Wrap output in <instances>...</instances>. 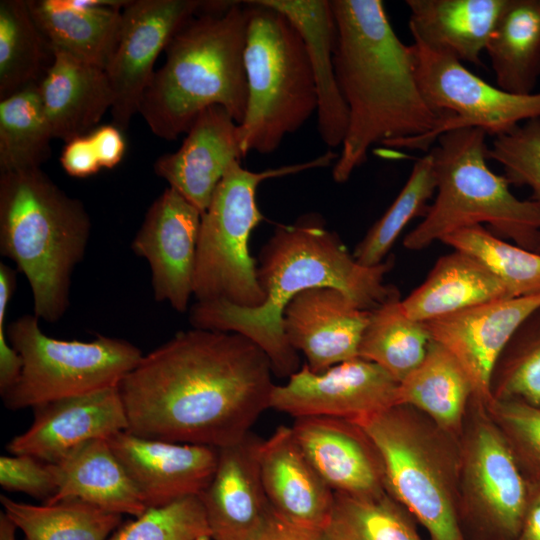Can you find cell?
<instances>
[{
	"label": "cell",
	"instance_id": "8fae6325",
	"mask_svg": "<svg viewBox=\"0 0 540 540\" xmlns=\"http://www.w3.org/2000/svg\"><path fill=\"white\" fill-rule=\"evenodd\" d=\"M409 49L422 95L443 119L437 139L459 128H479L497 137L540 118V92L510 93L485 82L449 55L417 42Z\"/></svg>",
	"mask_w": 540,
	"mask_h": 540
},
{
	"label": "cell",
	"instance_id": "e0dca14e",
	"mask_svg": "<svg viewBox=\"0 0 540 540\" xmlns=\"http://www.w3.org/2000/svg\"><path fill=\"white\" fill-rule=\"evenodd\" d=\"M262 441L249 432L219 448L215 473L199 495L212 540H260L276 522L260 474Z\"/></svg>",
	"mask_w": 540,
	"mask_h": 540
},
{
	"label": "cell",
	"instance_id": "836d02e7",
	"mask_svg": "<svg viewBox=\"0 0 540 540\" xmlns=\"http://www.w3.org/2000/svg\"><path fill=\"white\" fill-rule=\"evenodd\" d=\"M53 138L38 82L1 99L0 173L40 168Z\"/></svg>",
	"mask_w": 540,
	"mask_h": 540
},
{
	"label": "cell",
	"instance_id": "5b68a950",
	"mask_svg": "<svg viewBox=\"0 0 540 540\" xmlns=\"http://www.w3.org/2000/svg\"><path fill=\"white\" fill-rule=\"evenodd\" d=\"M90 232L83 203L40 168L0 173V254L26 277L39 320L57 322L68 310Z\"/></svg>",
	"mask_w": 540,
	"mask_h": 540
},
{
	"label": "cell",
	"instance_id": "f546056e",
	"mask_svg": "<svg viewBox=\"0 0 540 540\" xmlns=\"http://www.w3.org/2000/svg\"><path fill=\"white\" fill-rule=\"evenodd\" d=\"M470 400L473 388L466 372L448 350L433 340L424 360L399 383L397 393V405L424 413L454 439L462 434Z\"/></svg>",
	"mask_w": 540,
	"mask_h": 540
},
{
	"label": "cell",
	"instance_id": "277c9868",
	"mask_svg": "<svg viewBox=\"0 0 540 540\" xmlns=\"http://www.w3.org/2000/svg\"><path fill=\"white\" fill-rule=\"evenodd\" d=\"M245 1H205L168 42L164 65L145 90L139 113L165 140L187 133L196 117L221 106L241 124L247 106Z\"/></svg>",
	"mask_w": 540,
	"mask_h": 540
},
{
	"label": "cell",
	"instance_id": "7c38bea8",
	"mask_svg": "<svg viewBox=\"0 0 540 540\" xmlns=\"http://www.w3.org/2000/svg\"><path fill=\"white\" fill-rule=\"evenodd\" d=\"M459 447L460 497L485 522L511 540L518 534L529 500V485L513 452L485 406Z\"/></svg>",
	"mask_w": 540,
	"mask_h": 540
},
{
	"label": "cell",
	"instance_id": "5bb4252c",
	"mask_svg": "<svg viewBox=\"0 0 540 540\" xmlns=\"http://www.w3.org/2000/svg\"><path fill=\"white\" fill-rule=\"evenodd\" d=\"M399 382L360 357L316 373L304 364L275 385L270 408L295 418L331 417L357 422L397 405Z\"/></svg>",
	"mask_w": 540,
	"mask_h": 540
},
{
	"label": "cell",
	"instance_id": "603a6c76",
	"mask_svg": "<svg viewBox=\"0 0 540 540\" xmlns=\"http://www.w3.org/2000/svg\"><path fill=\"white\" fill-rule=\"evenodd\" d=\"M238 125L221 106L205 109L180 148L156 160L155 174L203 214L229 167L243 158Z\"/></svg>",
	"mask_w": 540,
	"mask_h": 540
},
{
	"label": "cell",
	"instance_id": "7bdbcfd3",
	"mask_svg": "<svg viewBox=\"0 0 540 540\" xmlns=\"http://www.w3.org/2000/svg\"><path fill=\"white\" fill-rule=\"evenodd\" d=\"M0 457V484L7 491L23 492L46 503L58 490L54 465L32 455Z\"/></svg>",
	"mask_w": 540,
	"mask_h": 540
},
{
	"label": "cell",
	"instance_id": "d6a6232c",
	"mask_svg": "<svg viewBox=\"0 0 540 540\" xmlns=\"http://www.w3.org/2000/svg\"><path fill=\"white\" fill-rule=\"evenodd\" d=\"M0 501L25 540H107L121 525L122 515L76 499L33 505L1 495Z\"/></svg>",
	"mask_w": 540,
	"mask_h": 540
},
{
	"label": "cell",
	"instance_id": "f6af8a7d",
	"mask_svg": "<svg viewBox=\"0 0 540 540\" xmlns=\"http://www.w3.org/2000/svg\"><path fill=\"white\" fill-rule=\"evenodd\" d=\"M60 162L68 175L78 178L91 176L101 169L89 134L66 142Z\"/></svg>",
	"mask_w": 540,
	"mask_h": 540
},
{
	"label": "cell",
	"instance_id": "8d00e7d4",
	"mask_svg": "<svg viewBox=\"0 0 540 540\" xmlns=\"http://www.w3.org/2000/svg\"><path fill=\"white\" fill-rule=\"evenodd\" d=\"M45 49L27 1L1 0L0 100L38 82Z\"/></svg>",
	"mask_w": 540,
	"mask_h": 540
},
{
	"label": "cell",
	"instance_id": "74e56055",
	"mask_svg": "<svg viewBox=\"0 0 540 540\" xmlns=\"http://www.w3.org/2000/svg\"><path fill=\"white\" fill-rule=\"evenodd\" d=\"M441 242L482 262L514 297L540 294V253L509 243L482 225L456 231Z\"/></svg>",
	"mask_w": 540,
	"mask_h": 540
},
{
	"label": "cell",
	"instance_id": "d590c367",
	"mask_svg": "<svg viewBox=\"0 0 540 540\" xmlns=\"http://www.w3.org/2000/svg\"><path fill=\"white\" fill-rule=\"evenodd\" d=\"M435 192L434 160L429 151L414 163L395 200L356 245L354 258L368 267L384 262L405 227L416 217L424 216Z\"/></svg>",
	"mask_w": 540,
	"mask_h": 540
},
{
	"label": "cell",
	"instance_id": "4dcf8cb0",
	"mask_svg": "<svg viewBox=\"0 0 540 540\" xmlns=\"http://www.w3.org/2000/svg\"><path fill=\"white\" fill-rule=\"evenodd\" d=\"M485 51L499 88L534 93L540 77V0H508Z\"/></svg>",
	"mask_w": 540,
	"mask_h": 540
},
{
	"label": "cell",
	"instance_id": "6da1fadb",
	"mask_svg": "<svg viewBox=\"0 0 540 540\" xmlns=\"http://www.w3.org/2000/svg\"><path fill=\"white\" fill-rule=\"evenodd\" d=\"M273 374L266 353L239 333L180 331L120 382L127 431L218 449L232 445L270 408Z\"/></svg>",
	"mask_w": 540,
	"mask_h": 540
},
{
	"label": "cell",
	"instance_id": "7a4b0ae2",
	"mask_svg": "<svg viewBox=\"0 0 540 540\" xmlns=\"http://www.w3.org/2000/svg\"><path fill=\"white\" fill-rule=\"evenodd\" d=\"M336 26L334 70L348 128L332 177L346 182L375 144L428 150L443 119L418 86L409 45L380 0H330Z\"/></svg>",
	"mask_w": 540,
	"mask_h": 540
},
{
	"label": "cell",
	"instance_id": "4316f807",
	"mask_svg": "<svg viewBox=\"0 0 540 540\" xmlns=\"http://www.w3.org/2000/svg\"><path fill=\"white\" fill-rule=\"evenodd\" d=\"M508 0H407L413 42L458 61L481 64V53Z\"/></svg>",
	"mask_w": 540,
	"mask_h": 540
},
{
	"label": "cell",
	"instance_id": "60d3db41",
	"mask_svg": "<svg viewBox=\"0 0 540 540\" xmlns=\"http://www.w3.org/2000/svg\"><path fill=\"white\" fill-rule=\"evenodd\" d=\"M485 408L505 436L528 484L540 485V408L497 399Z\"/></svg>",
	"mask_w": 540,
	"mask_h": 540
},
{
	"label": "cell",
	"instance_id": "4fadbf2b",
	"mask_svg": "<svg viewBox=\"0 0 540 540\" xmlns=\"http://www.w3.org/2000/svg\"><path fill=\"white\" fill-rule=\"evenodd\" d=\"M200 0H136L122 10L116 49L105 68L112 93V124L124 131L139 113L154 64L173 35L198 14Z\"/></svg>",
	"mask_w": 540,
	"mask_h": 540
},
{
	"label": "cell",
	"instance_id": "f907efd6",
	"mask_svg": "<svg viewBox=\"0 0 540 540\" xmlns=\"http://www.w3.org/2000/svg\"><path fill=\"white\" fill-rule=\"evenodd\" d=\"M198 540H212V539H211V537H202V538H200Z\"/></svg>",
	"mask_w": 540,
	"mask_h": 540
},
{
	"label": "cell",
	"instance_id": "ac0fdd59",
	"mask_svg": "<svg viewBox=\"0 0 540 540\" xmlns=\"http://www.w3.org/2000/svg\"><path fill=\"white\" fill-rule=\"evenodd\" d=\"M147 508L200 495L209 485L219 449L146 439L122 431L107 439Z\"/></svg>",
	"mask_w": 540,
	"mask_h": 540
},
{
	"label": "cell",
	"instance_id": "ee69618b",
	"mask_svg": "<svg viewBox=\"0 0 540 540\" xmlns=\"http://www.w3.org/2000/svg\"><path fill=\"white\" fill-rule=\"evenodd\" d=\"M17 271L0 263V394L8 392L18 382L23 360L11 345L6 332V313L16 288Z\"/></svg>",
	"mask_w": 540,
	"mask_h": 540
},
{
	"label": "cell",
	"instance_id": "b9f144b4",
	"mask_svg": "<svg viewBox=\"0 0 540 540\" xmlns=\"http://www.w3.org/2000/svg\"><path fill=\"white\" fill-rule=\"evenodd\" d=\"M487 158L503 167L510 184L529 187L531 199L540 207V118L495 137L487 148Z\"/></svg>",
	"mask_w": 540,
	"mask_h": 540
},
{
	"label": "cell",
	"instance_id": "1f68e13d",
	"mask_svg": "<svg viewBox=\"0 0 540 540\" xmlns=\"http://www.w3.org/2000/svg\"><path fill=\"white\" fill-rule=\"evenodd\" d=\"M400 296L370 311L358 357L386 370L399 383L424 360L432 342L425 323L404 312Z\"/></svg>",
	"mask_w": 540,
	"mask_h": 540
},
{
	"label": "cell",
	"instance_id": "7402d4cb",
	"mask_svg": "<svg viewBox=\"0 0 540 540\" xmlns=\"http://www.w3.org/2000/svg\"><path fill=\"white\" fill-rule=\"evenodd\" d=\"M291 429L309 462L334 493L373 497L386 492L378 453L357 424L312 416L295 418Z\"/></svg>",
	"mask_w": 540,
	"mask_h": 540
},
{
	"label": "cell",
	"instance_id": "ba28073f",
	"mask_svg": "<svg viewBox=\"0 0 540 540\" xmlns=\"http://www.w3.org/2000/svg\"><path fill=\"white\" fill-rule=\"evenodd\" d=\"M405 405L355 422L375 447L386 492L432 540H465L458 522L459 448ZM353 423V422H352Z\"/></svg>",
	"mask_w": 540,
	"mask_h": 540
},
{
	"label": "cell",
	"instance_id": "52a82bcc",
	"mask_svg": "<svg viewBox=\"0 0 540 540\" xmlns=\"http://www.w3.org/2000/svg\"><path fill=\"white\" fill-rule=\"evenodd\" d=\"M248 7L244 64L248 99L238 125L243 158L270 154L298 131L318 106L314 75L305 43L291 21L259 0Z\"/></svg>",
	"mask_w": 540,
	"mask_h": 540
},
{
	"label": "cell",
	"instance_id": "ab89813d",
	"mask_svg": "<svg viewBox=\"0 0 540 540\" xmlns=\"http://www.w3.org/2000/svg\"><path fill=\"white\" fill-rule=\"evenodd\" d=\"M211 537L199 495L147 508L120 525L107 540H198Z\"/></svg>",
	"mask_w": 540,
	"mask_h": 540
},
{
	"label": "cell",
	"instance_id": "cb8c5ba5",
	"mask_svg": "<svg viewBox=\"0 0 540 540\" xmlns=\"http://www.w3.org/2000/svg\"><path fill=\"white\" fill-rule=\"evenodd\" d=\"M126 0H29L46 46L105 70L119 40Z\"/></svg>",
	"mask_w": 540,
	"mask_h": 540
},
{
	"label": "cell",
	"instance_id": "ffe728a7",
	"mask_svg": "<svg viewBox=\"0 0 540 540\" xmlns=\"http://www.w3.org/2000/svg\"><path fill=\"white\" fill-rule=\"evenodd\" d=\"M370 311L357 307L343 292L318 287L297 294L283 312L289 344L301 351L316 373L357 358Z\"/></svg>",
	"mask_w": 540,
	"mask_h": 540
},
{
	"label": "cell",
	"instance_id": "bcb514c9",
	"mask_svg": "<svg viewBox=\"0 0 540 540\" xmlns=\"http://www.w3.org/2000/svg\"><path fill=\"white\" fill-rule=\"evenodd\" d=\"M101 168H113L122 160L126 144L122 131L113 124L102 125L89 133Z\"/></svg>",
	"mask_w": 540,
	"mask_h": 540
},
{
	"label": "cell",
	"instance_id": "7dc6e473",
	"mask_svg": "<svg viewBox=\"0 0 540 540\" xmlns=\"http://www.w3.org/2000/svg\"><path fill=\"white\" fill-rule=\"evenodd\" d=\"M529 485V500L522 526L512 540H540V485Z\"/></svg>",
	"mask_w": 540,
	"mask_h": 540
},
{
	"label": "cell",
	"instance_id": "e575fe53",
	"mask_svg": "<svg viewBox=\"0 0 540 540\" xmlns=\"http://www.w3.org/2000/svg\"><path fill=\"white\" fill-rule=\"evenodd\" d=\"M334 496L319 540H422L406 510L387 492L373 497Z\"/></svg>",
	"mask_w": 540,
	"mask_h": 540
},
{
	"label": "cell",
	"instance_id": "2e32d148",
	"mask_svg": "<svg viewBox=\"0 0 540 540\" xmlns=\"http://www.w3.org/2000/svg\"><path fill=\"white\" fill-rule=\"evenodd\" d=\"M538 307L540 294L476 306L425 325L433 341L448 350L466 372L473 402L488 405L495 366L520 324Z\"/></svg>",
	"mask_w": 540,
	"mask_h": 540
},
{
	"label": "cell",
	"instance_id": "30bf717a",
	"mask_svg": "<svg viewBox=\"0 0 540 540\" xmlns=\"http://www.w3.org/2000/svg\"><path fill=\"white\" fill-rule=\"evenodd\" d=\"M6 332L23 360L18 382L1 396L10 410L118 387L143 357L137 346L120 338L97 335L84 342L50 337L34 314L17 318Z\"/></svg>",
	"mask_w": 540,
	"mask_h": 540
},
{
	"label": "cell",
	"instance_id": "9a60e30c",
	"mask_svg": "<svg viewBox=\"0 0 540 540\" xmlns=\"http://www.w3.org/2000/svg\"><path fill=\"white\" fill-rule=\"evenodd\" d=\"M202 214L171 187L151 204L131 249L151 270L154 299L175 311L189 309Z\"/></svg>",
	"mask_w": 540,
	"mask_h": 540
},
{
	"label": "cell",
	"instance_id": "9c48e42d",
	"mask_svg": "<svg viewBox=\"0 0 540 540\" xmlns=\"http://www.w3.org/2000/svg\"><path fill=\"white\" fill-rule=\"evenodd\" d=\"M337 158L328 150L307 162L259 172L240 161L229 167L201 216L193 284L197 302L223 301L244 308L264 302L257 264L249 252L250 235L263 220L256 202L258 186L270 178L329 166Z\"/></svg>",
	"mask_w": 540,
	"mask_h": 540
},
{
	"label": "cell",
	"instance_id": "8992f818",
	"mask_svg": "<svg viewBox=\"0 0 540 540\" xmlns=\"http://www.w3.org/2000/svg\"><path fill=\"white\" fill-rule=\"evenodd\" d=\"M486 133L459 128L439 136L430 150L436 192L423 220L404 238L409 250H422L461 229L488 224L499 236L540 253V207L521 200L505 176L487 164Z\"/></svg>",
	"mask_w": 540,
	"mask_h": 540
},
{
	"label": "cell",
	"instance_id": "681fc988",
	"mask_svg": "<svg viewBox=\"0 0 540 540\" xmlns=\"http://www.w3.org/2000/svg\"><path fill=\"white\" fill-rule=\"evenodd\" d=\"M16 530V525L2 512L0 514V540H16Z\"/></svg>",
	"mask_w": 540,
	"mask_h": 540
},
{
	"label": "cell",
	"instance_id": "3957f363",
	"mask_svg": "<svg viewBox=\"0 0 540 540\" xmlns=\"http://www.w3.org/2000/svg\"><path fill=\"white\" fill-rule=\"evenodd\" d=\"M394 260L364 266L340 237L327 228L322 215L309 212L292 224L278 225L258 256L257 280L264 302L244 308L223 301L197 302L189 308L193 328L239 333L268 356L274 375L289 378L297 372V351L283 332V312L300 292L318 287L343 292L357 307L371 311L400 296L385 283Z\"/></svg>",
	"mask_w": 540,
	"mask_h": 540
},
{
	"label": "cell",
	"instance_id": "d6986e66",
	"mask_svg": "<svg viewBox=\"0 0 540 540\" xmlns=\"http://www.w3.org/2000/svg\"><path fill=\"white\" fill-rule=\"evenodd\" d=\"M33 413L30 427L7 444L10 454L54 464L87 442L128 429L118 387L39 404Z\"/></svg>",
	"mask_w": 540,
	"mask_h": 540
},
{
	"label": "cell",
	"instance_id": "f35d334b",
	"mask_svg": "<svg viewBox=\"0 0 540 540\" xmlns=\"http://www.w3.org/2000/svg\"><path fill=\"white\" fill-rule=\"evenodd\" d=\"M492 397L540 408V307L517 328L493 372Z\"/></svg>",
	"mask_w": 540,
	"mask_h": 540
},
{
	"label": "cell",
	"instance_id": "c3c4849f",
	"mask_svg": "<svg viewBox=\"0 0 540 540\" xmlns=\"http://www.w3.org/2000/svg\"><path fill=\"white\" fill-rule=\"evenodd\" d=\"M260 540H319V537L291 528L277 518L272 528Z\"/></svg>",
	"mask_w": 540,
	"mask_h": 540
},
{
	"label": "cell",
	"instance_id": "83f0119b",
	"mask_svg": "<svg viewBox=\"0 0 540 540\" xmlns=\"http://www.w3.org/2000/svg\"><path fill=\"white\" fill-rule=\"evenodd\" d=\"M514 298L487 266L459 251L440 257L425 280L401 305L406 315L426 323L476 306Z\"/></svg>",
	"mask_w": 540,
	"mask_h": 540
},
{
	"label": "cell",
	"instance_id": "d4e9b609",
	"mask_svg": "<svg viewBox=\"0 0 540 540\" xmlns=\"http://www.w3.org/2000/svg\"><path fill=\"white\" fill-rule=\"evenodd\" d=\"M38 88L52 135L65 142L93 131L113 105L105 70L61 51L52 52Z\"/></svg>",
	"mask_w": 540,
	"mask_h": 540
},
{
	"label": "cell",
	"instance_id": "484cf974",
	"mask_svg": "<svg viewBox=\"0 0 540 540\" xmlns=\"http://www.w3.org/2000/svg\"><path fill=\"white\" fill-rule=\"evenodd\" d=\"M284 14L300 33L310 59L318 97L317 129L327 147H341L348 109L334 70L336 26L329 0H259Z\"/></svg>",
	"mask_w": 540,
	"mask_h": 540
},
{
	"label": "cell",
	"instance_id": "f1b7e54d",
	"mask_svg": "<svg viewBox=\"0 0 540 540\" xmlns=\"http://www.w3.org/2000/svg\"><path fill=\"white\" fill-rule=\"evenodd\" d=\"M53 465L58 490L45 504L76 499L133 517L147 509L107 439L87 442Z\"/></svg>",
	"mask_w": 540,
	"mask_h": 540
},
{
	"label": "cell",
	"instance_id": "44dd1931",
	"mask_svg": "<svg viewBox=\"0 0 540 540\" xmlns=\"http://www.w3.org/2000/svg\"><path fill=\"white\" fill-rule=\"evenodd\" d=\"M260 474L275 516L296 530L319 535L334 506V492L309 462L291 427L279 426L259 452Z\"/></svg>",
	"mask_w": 540,
	"mask_h": 540
}]
</instances>
